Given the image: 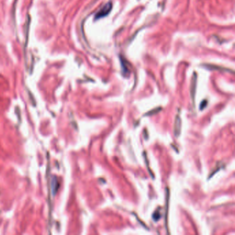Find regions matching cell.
<instances>
[{
    "mask_svg": "<svg viewBox=\"0 0 235 235\" xmlns=\"http://www.w3.org/2000/svg\"><path fill=\"white\" fill-rule=\"evenodd\" d=\"M111 10H112V4L110 2H109V3L106 4L105 6H103L102 9L97 13L96 15H95V18L99 19V18L105 17V16L108 15V13L110 12Z\"/></svg>",
    "mask_w": 235,
    "mask_h": 235,
    "instance_id": "obj_1",
    "label": "cell"
},
{
    "mask_svg": "<svg viewBox=\"0 0 235 235\" xmlns=\"http://www.w3.org/2000/svg\"><path fill=\"white\" fill-rule=\"evenodd\" d=\"M181 119L180 117V115L178 114L175 117L174 124V134L176 137H178L180 133H181Z\"/></svg>",
    "mask_w": 235,
    "mask_h": 235,
    "instance_id": "obj_2",
    "label": "cell"
},
{
    "mask_svg": "<svg viewBox=\"0 0 235 235\" xmlns=\"http://www.w3.org/2000/svg\"><path fill=\"white\" fill-rule=\"evenodd\" d=\"M166 206H165V223L166 228L168 231V207L169 201H170V189L167 188L166 189Z\"/></svg>",
    "mask_w": 235,
    "mask_h": 235,
    "instance_id": "obj_3",
    "label": "cell"
},
{
    "mask_svg": "<svg viewBox=\"0 0 235 235\" xmlns=\"http://www.w3.org/2000/svg\"><path fill=\"white\" fill-rule=\"evenodd\" d=\"M59 183L57 181V178L55 177H54L53 179H52L51 181V188H52V192H53V195H55V194L57 193V191L59 188Z\"/></svg>",
    "mask_w": 235,
    "mask_h": 235,
    "instance_id": "obj_4",
    "label": "cell"
},
{
    "mask_svg": "<svg viewBox=\"0 0 235 235\" xmlns=\"http://www.w3.org/2000/svg\"><path fill=\"white\" fill-rule=\"evenodd\" d=\"M195 89H196V80L194 79L192 80V84H191L190 88V93H191V98L192 99L193 106H195Z\"/></svg>",
    "mask_w": 235,
    "mask_h": 235,
    "instance_id": "obj_5",
    "label": "cell"
},
{
    "mask_svg": "<svg viewBox=\"0 0 235 235\" xmlns=\"http://www.w3.org/2000/svg\"><path fill=\"white\" fill-rule=\"evenodd\" d=\"M162 107H157L153 109V110H150L149 112H147L146 114H144V116H151V115H154L155 114H157L158 113H159L160 111H162Z\"/></svg>",
    "mask_w": 235,
    "mask_h": 235,
    "instance_id": "obj_6",
    "label": "cell"
},
{
    "mask_svg": "<svg viewBox=\"0 0 235 235\" xmlns=\"http://www.w3.org/2000/svg\"><path fill=\"white\" fill-rule=\"evenodd\" d=\"M161 217H162V215H161L160 212H159V209L157 210L156 211L154 212V214L152 215V218L155 221H159Z\"/></svg>",
    "mask_w": 235,
    "mask_h": 235,
    "instance_id": "obj_7",
    "label": "cell"
},
{
    "mask_svg": "<svg viewBox=\"0 0 235 235\" xmlns=\"http://www.w3.org/2000/svg\"><path fill=\"white\" fill-rule=\"evenodd\" d=\"M144 159H145V162H146V166H147V170H148V172L150 175H151L152 177H153V174L152 173H151V171H150V167H149V163H148V159H147V155H146V152H144Z\"/></svg>",
    "mask_w": 235,
    "mask_h": 235,
    "instance_id": "obj_8",
    "label": "cell"
},
{
    "mask_svg": "<svg viewBox=\"0 0 235 235\" xmlns=\"http://www.w3.org/2000/svg\"><path fill=\"white\" fill-rule=\"evenodd\" d=\"M223 168V166H220V163H219V164H217V167H216L215 168L213 169L212 173L210 174V176H209V177H208V179L211 178V177H212L213 175H214V174L216 173H217V171H218L219 170H221V168Z\"/></svg>",
    "mask_w": 235,
    "mask_h": 235,
    "instance_id": "obj_9",
    "label": "cell"
},
{
    "mask_svg": "<svg viewBox=\"0 0 235 235\" xmlns=\"http://www.w3.org/2000/svg\"><path fill=\"white\" fill-rule=\"evenodd\" d=\"M207 105V101L206 99H204L201 102L200 106H199V108H200L201 110H203L204 108H206Z\"/></svg>",
    "mask_w": 235,
    "mask_h": 235,
    "instance_id": "obj_10",
    "label": "cell"
}]
</instances>
